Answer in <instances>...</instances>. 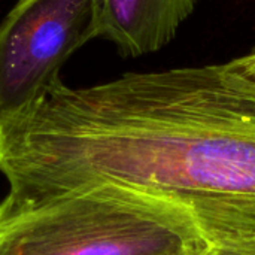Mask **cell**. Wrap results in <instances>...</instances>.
<instances>
[{"label":"cell","mask_w":255,"mask_h":255,"mask_svg":"<svg viewBox=\"0 0 255 255\" xmlns=\"http://www.w3.org/2000/svg\"><path fill=\"white\" fill-rule=\"evenodd\" d=\"M209 245L185 211L114 187L0 215V255H199Z\"/></svg>","instance_id":"obj_2"},{"label":"cell","mask_w":255,"mask_h":255,"mask_svg":"<svg viewBox=\"0 0 255 255\" xmlns=\"http://www.w3.org/2000/svg\"><path fill=\"white\" fill-rule=\"evenodd\" d=\"M199 0H97L99 37L124 58L157 52L169 45L194 13Z\"/></svg>","instance_id":"obj_4"},{"label":"cell","mask_w":255,"mask_h":255,"mask_svg":"<svg viewBox=\"0 0 255 255\" xmlns=\"http://www.w3.org/2000/svg\"><path fill=\"white\" fill-rule=\"evenodd\" d=\"M94 37L97 0H18L0 22V118L36 100Z\"/></svg>","instance_id":"obj_3"},{"label":"cell","mask_w":255,"mask_h":255,"mask_svg":"<svg viewBox=\"0 0 255 255\" xmlns=\"http://www.w3.org/2000/svg\"><path fill=\"white\" fill-rule=\"evenodd\" d=\"M0 215L114 187L173 205L212 244L255 241V82L230 61L61 78L0 118Z\"/></svg>","instance_id":"obj_1"},{"label":"cell","mask_w":255,"mask_h":255,"mask_svg":"<svg viewBox=\"0 0 255 255\" xmlns=\"http://www.w3.org/2000/svg\"><path fill=\"white\" fill-rule=\"evenodd\" d=\"M230 64L241 72L242 75H245L247 78H250L251 81L255 82V49L251 52H248L247 55H242L239 58H235L230 61Z\"/></svg>","instance_id":"obj_6"},{"label":"cell","mask_w":255,"mask_h":255,"mask_svg":"<svg viewBox=\"0 0 255 255\" xmlns=\"http://www.w3.org/2000/svg\"><path fill=\"white\" fill-rule=\"evenodd\" d=\"M199 255H255L254 242H229L212 244Z\"/></svg>","instance_id":"obj_5"}]
</instances>
